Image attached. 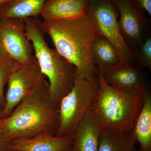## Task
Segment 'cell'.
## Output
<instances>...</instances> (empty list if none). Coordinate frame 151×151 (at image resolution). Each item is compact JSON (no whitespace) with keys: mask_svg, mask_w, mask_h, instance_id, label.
I'll return each mask as SVG.
<instances>
[{"mask_svg":"<svg viewBox=\"0 0 151 151\" xmlns=\"http://www.w3.org/2000/svg\"><path fill=\"white\" fill-rule=\"evenodd\" d=\"M132 132L139 144V151H151V94L147 89Z\"/></svg>","mask_w":151,"mask_h":151,"instance_id":"cell-15","label":"cell"},{"mask_svg":"<svg viewBox=\"0 0 151 151\" xmlns=\"http://www.w3.org/2000/svg\"><path fill=\"white\" fill-rule=\"evenodd\" d=\"M100 35L115 45L122 63L131 65L134 60V51L124 40L119 27L118 12L112 0H91L86 11Z\"/></svg>","mask_w":151,"mask_h":151,"instance_id":"cell-6","label":"cell"},{"mask_svg":"<svg viewBox=\"0 0 151 151\" xmlns=\"http://www.w3.org/2000/svg\"><path fill=\"white\" fill-rule=\"evenodd\" d=\"M135 6L139 9L145 10L151 16V0H132Z\"/></svg>","mask_w":151,"mask_h":151,"instance_id":"cell-20","label":"cell"},{"mask_svg":"<svg viewBox=\"0 0 151 151\" xmlns=\"http://www.w3.org/2000/svg\"><path fill=\"white\" fill-rule=\"evenodd\" d=\"M136 138L132 132L102 130L98 151H139L135 147Z\"/></svg>","mask_w":151,"mask_h":151,"instance_id":"cell-17","label":"cell"},{"mask_svg":"<svg viewBox=\"0 0 151 151\" xmlns=\"http://www.w3.org/2000/svg\"><path fill=\"white\" fill-rule=\"evenodd\" d=\"M102 130L100 122L92 110L77 128L70 151H98Z\"/></svg>","mask_w":151,"mask_h":151,"instance_id":"cell-12","label":"cell"},{"mask_svg":"<svg viewBox=\"0 0 151 151\" xmlns=\"http://www.w3.org/2000/svg\"><path fill=\"white\" fill-rule=\"evenodd\" d=\"M102 74L110 86L119 91L138 93L147 89L145 78L142 71L129 64L120 63Z\"/></svg>","mask_w":151,"mask_h":151,"instance_id":"cell-10","label":"cell"},{"mask_svg":"<svg viewBox=\"0 0 151 151\" xmlns=\"http://www.w3.org/2000/svg\"><path fill=\"white\" fill-rule=\"evenodd\" d=\"M120 14V30L127 45L133 51L137 50L146 37L150 20L143 10L136 7L132 0H112Z\"/></svg>","mask_w":151,"mask_h":151,"instance_id":"cell-9","label":"cell"},{"mask_svg":"<svg viewBox=\"0 0 151 151\" xmlns=\"http://www.w3.org/2000/svg\"><path fill=\"white\" fill-rule=\"evenodd\" d=\"M98 89L99 84L90 82L75 68L73 87L58 107L59 127L55 136L73 137L79 124L93 110Z\"/></svg>","mask_w":151,"mask_h":151,"instance_id":"cell-5","label":"cell"},{"mask_svg":"<svg viewBox=\"0 0 151 151\" xmlns=\"http://www.w3.org/2000/svg\"><path fill=\"white\" fill-rule=\"evenodd\" d=\"M73 137H58L50 133L19 138L10 142L9 151H70Z\"/></svg>","mask_w":151,"mask_h":151,"instance_id":"cell-11","label":"cell"},{"mask_svg":"<svg viewBox=\"0 0 151 151\" xmlns=\"http://www.w3.org/2000/svg\"><path fill=\"white\" fill-rule=\"evenodd\" d=\"M3 118H4V116H3L2 111L1 109H0V121H1L2 119H3Z\"/></svg>","mask_w":151,"mask_h":151,"instance_id":"cell-23","label":"cell"},{"mask_svg":"<svg viewBox=\"0 0 151 151\" xmlns=\"http://www.w3.org/2000/svg\"><path fill=\"white\" fill-rule=\"evenodd\" d=\"M99 89L93 111L102 129L131 132L140 112L145 91L138 93L112 88L99 72Z\"/></svg>","mask_w":151,"mask_h":151,"instance_id":"cell-4","label":"cell"},{"mask_svg":"<svg viewBox=\"0 0 151 151\" xmlns=\"http://www.w3.org/2000/svg\"><path fill=\"white\" fill-rule=\"evenodd\" d=\"M0 109H1V108H0ZM1 110H2V109H1Z\"/></svg>","mask_w":151,"mask_h":151,"instance_id":"cell-24","label":"cell"},{"mask_svg":"<svg viewBox=\"0 0 151 151\" xmlns=\"http://www.w3.org/2000/svg\"><path fill=\"white\" fill-rule=\"evenodd\" d=\"M42 25L58 53L89 81L99 84L92 47L100 34L89 14L86 12L75 18L43 20Z\"/></svg>","mask_w":151,"mask_h":151,"instance_id":"cell-1","label":"cell"},{"mask_svg":"<svg viewBox=\"0 0 151 151\" xmlns=\"http://www.w3.org/2000/svg\"><path fill=\"white\" fill-rule=\"evenodd\" d=\"M58 127V110L52 103L46 77L20 102L10 115L0 121V127L9 142L42 133L56 135Z\"/></svg>","mask_w":151,"mask_h":151,"instance_id":"cell-2","label":"cell"},{"mask_svg":"<svg viewBox=\"0 0 151 151\" xmlns=\"http://www.w3.org/2000/svg\"><path fill=\"white\" fill-rule=\"evenodd\" d=\"M92 51L95 64L100 73H105L122 62L115 45L100 35L93 42Z\"/></svg>","mask_w":151,"mask_h":151,"instance_id":"cell-14","label":"cell"},{"mask_svg":"<svg viewBox=\"0 0 151 151\" xmlns=\"http://www.w3.org/2000/svg\"><path fill=\"white\" fill-rule=\"evenodd\" d=\"M134 60L138 68H146L151 70V37H146L140 46L134 51Z\"/></svg>","mask_w":151,"mask_h":151,"instance_id":"cell-19","label":"cell"},{"mask_svg":"<svg viewBox=\"0 0 151 151\" xmlns=\"http://www.w3.org/2000/svg\"><path fill=\"white\" fill-rule=\"evenodd\" d=\"M25 30L32 44L35 57L42 73L47 77L52 103L58 110L60 101L72 89L75 68L55 48L49 47L45 39L46 32L37 18L24 19Z\"/></svg>","mask_w":151,"mask_h":151,"instance_id":"cell-3","label":"cell"},{"mask_svg":"<svg viewBox=\"0 0 151 151\" xmlns=\"http://www.w3.org/2000/svg\"><path fill=\"white\" fill-rule=\"evenodd\" d=\"M45 76L36 60L28 65H21L10 78L2 109L4 118L10 115L15 108L27 96Z\"/></svg>","mask_w":151,"mask_h":151,"instance_id":"cell-8","label":"cell"},{"mask_svg":"<svg viewBox=\"0 0 151 151\" xmlns=\"http://www.w3.org/2000/svg\"><path fill=\"white\" fill-rule=\"evenodd\" d=\"M9 143L0 127V151H9Z\"/></svg>","mask_w":151,"mask_h":151,"instance_id":"cell-21","label":"cell"},{"mask_svg":"<svg viewBox=\"0 0 151 151\" xmlns=\"http://www.w3.org/2000/svg\"><path fill=\"white\" fill-rule=\"evenodd\" d=\"M21 65L16 60L0 51V108L2 111L5 104V86Z\"/></svg>","mask_w":151,"mask_h":151,"instance_id":"cell-18","label":"cell"},{"mask_svg":"<svg viewBox=\"0 0 151 151\" xmlns=\"http://www.w3.org/2000/svg\"><path fill=\"white\" fill-rule=\"evenodd\" d=\"M33 51L27 36L24 19L0 17V51L23 65L34 62Z\"/></svg>","mask_w":151,"mask_h":151,"instance_id":"cell-7","label":"cell"},{"mask_svg":"<svg viewBox=\"0 0 151 151\" xmlns=\"http://www.w3.org/2000/svg\"><path fill=\"white\" fill-rule=\"evenodd\" d=\"M9 1V0H0V6L6 2L8 1Z\"/></svg>","mask_w":151,"mask_h":151,"instance_id":"cell-22","label":"cell"},{"mask_svg":"<svg viewBox=\"0 0 151 151\" xmlns=\"http://www.w3.org/2000/svg\"><path fill=\"white\" fill-rule=\"evenodd\" d=\"M47 0H9L0 6V17L37 18Z\"/></svg>","mask_w":151,"mask_h":151,"instance_id":"cell-16","label":"cell"},{"mask_svg":"<svg viewBox=\"0 0 151 151\" xmlns=\"http://www.w3.org/2000/svg\"><path fill=\"white\" fill-rule=\"evenodd\" d=\"M91 0H47L41 15L44 20L75 18L86 13Z\"/></svg>","mask_w":151,"mask_h":151,"instance_id":"cell-13","label":"cell"}]
</instances>
